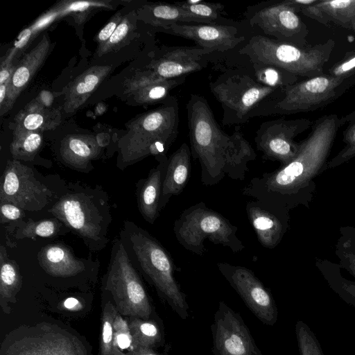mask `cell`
<instances>
[{
  "mask_svg": "<svg viewBox=\"0 0 355 355\" xmlns=\"http://www.w3.org/2000/svg\"><path fill=\"white\" fill-rule=\"evenodd\" d=\"M186 110L189 147L193 158L199 161L202 183L214 186L225 176L243 180L257 153L241 126L236 125L231 135L224 132L207 99L198 94L190 96Z\"/></svg>",
  "mask_w": 355,
  "mask_h": 355,
  "instance_id": "obj_1",
  "label": "cell"
},
{
  "mask_svg": "<svg viewBox=\"0 0 355 355\" xmlns=\"http://www.w3.org/2000/svg\"><path fill=\"white\" fill-rule=\"evenodd\" d=\"M341 127L335 114L318 118L300 141L296 157L272 172L252 178L241 189L242 194L287 210L293 207L302 190L326 163Z\"/></svg>",
  "mask_w": 355,
  "mask_h": 355,
  "instance_id": "obj_2",
  "label": "cell"
},
{
  "mask_svg": "<svg viewBox=\"0 0 355 355\" xmlns=\"http://www.w3.org/2000/svg\"><path fill=\"white\" fill-rule=\"evenodd\" d=\"M179 122V105L173 96H168L157 108L134 119L119 141L118 166L123 169L150 155L157 160L166 157L177 139Z\"/></svg>",
  "mask_w": 355,
  "mask_h": 355,
  "instance_id": "obj_3",
  "label": "cell"
},
{
  "mask_svg": "<svg viewBox=\"0 0 355 355\" xmlns=\"http://www.w3.org/2000/svg\"><path fill=\"white\" fill-rule=\"evenodd\" d=\"M225 67L209 82L212 95L221 105L224 126L248 122L259 106L279 98L284 90L258 82L248 62Z\"/></svg>",
  "mask_w": 355,
  "mask_h": 355,
  "instance_id": "obj_4",
  "label": "cell"
},
{
  "mask_svg": "<svg viewBox=\"0 0 355 355\" xmlns=\"http://www.w3.org/2000/svg\"><path fill=\"white\" fill-rule=\"evenodd\" d=\"M49 209L66 227L82 238L92 250L105 248L112 220L105 196L89 187L72 184Z\"/></svg>",
  "mask_w": 355,
  "mask_h": 355,
  "instance_id": "obj_5",
  "label": "cell"
},
{
  "mask_svg": "<svg viewBox=\"0 0 355 355\" xmlns=\"http://www.w3.org/2000/svg\"><path fill=\"white\" fill-rule=\"evenodd\" d=\"M125 230L141 271L179 317L187 319L189 306L187 295L175 277V271L180 268L170 253L146 230L135 223L126 221Z\"/></svg>",
  "mask_w": 355,
  "mask_h": 355,
  "instance_id": "obj_6",
  "label": "cell"
},
{
  "mask_svg": "<svg viewBox=\"0 0 355 355\" xmlns=\"http://www.w3.org/2000/svg\"><path fill=\"white\" fill-rule=\"evenodd\" d=\"M335 46V41H327L305 47L254 35L238 50V54L250 62L275 65L298 77L309 78L323 74Z\"/></svg>",
  "mask_w": 355,
  "mask_h": 355,
  "instance_id": "obj_7",
  "label": "cell"
},
{
  "mask_svg": "<svg viewBox=\"0 0 355 355\" xmlns=\"http://www.w3.org/2000/svg\"><path fill=\"white\" fill-rule=\"evenodd\" d=\"M238 227L220 213L204 202L185 209L173 223L178 242L187 250L202 256L207 251L205 241L228 248L233 253L242 251L245 245L237 236Z\"/></svg>",
  "mask_w": 355,
  "mask_h": 355,
  "instance_id": "obj_8",
  "label": "cell"
},
{
  "mask_svg": "<svg viewBox=\"0 0 355 355\" xmlns=\"http://www.w3.org/2000/svg\"><path fill=\"white\" fill-rule=\"evenodd\" d=\"M0 355H90L75 334L58 325L42 322L20 326L6 336Z\"/></svg>",
  "mask_w": 355,
  "mask_h": 355,
  "instance_id": "obj_9",
  "label": "cell"
},
{
  "mask_svg": "<svg viewBox=\"0 0 355 355\" xmlns=\"http://www.w3.org/2000/svg\"><path fill=\"white\" fill-rule=\"evenodd\" d=\"M349 79L323 73L297 82L286 87L279 98L263 103L252 118L312 112L323 107L345 92Z\"/></svg>",
  "mask_w": 355,
  "mask_h": 355,
  "instance_id": "obj_10",
  "label": "cell"
},
{
  "mask_svg": "<svg viewBox=\"0 0 355 355\" xmlns=\"http://www.w3.org/2000/svg\"><path fill=\"white\" fill-rule=\"evenodd\" d=\"M112 252L105 289L111 293L121 315L150 319L153 309L147 293L119 240L115 241Z\"/></svg>",
  "mask_w": 355,
  "mask_h": 355,
  "instance_id": "obj_11",
  "label": "cell"
},
{
  "mask_svg": "<svg viewBox=\"0 0 355 355\" xmlns=\"http://www.w3.org/2000/svg\"><path fill=\"white\" fill-rule=\"evenodd\" d=\"M243 15L248 24L259 29L263 36L299 47L309 45L306 25L285 0H270L250 6Z\"/></svg>",
  "mask_w": 355,
  "mask_h": 355,
  "instance_id": "obj_12",
  "label": "cell"
},
{
  "mask_svg": "<svg viewBox=\"0 0 355 355\" xmlns=\"http://www.w3.org/2000/svg\"><path fill=\"white\" fill-rule=\"evenodd\" d=\"M52 198V191L35 178L31 168L19 160L8 161L1 178V203H10L22 210L39 211Z\"/></svg>",
  "mask_w": 355,
  "mask_h": 355,
  "instance_id": "obj_13",
  "label": "cell"
},
{
  "mask_svg": "<svg viewBox=\"0 0 355 355\" xmlns=\"http://www.w3.org/2000/svg\"><path fill=\"white\" fill-rule=\"evenodd\" d=\"M313 123L308 119H286L279 118L263 122L256 131L257 149L266 160L278 161L281 166L291 162L297 155L300 142L294 139Z\"/></svg>",
  "mask_w": 355,
  "mask_h": 355,
  "instance_id": "obj_14",
  "label": "cell"
},
{
  "mask_svg": "<svg viewBox=\"0 0 355 355\" xmlns=\"http://www.w3.org/2000/svg\"><path fill=\"white\" fill-rule=\"evenodd\" d=\"M217 267L250 311L263 324L273 326L278 315L275 302L254 272L245 266L227 262H218Z\"/></svg>",
  "mask_w": 355,
  "mask_h": 355,
  "instance_id": "obj_15",
  "label": "cell"
},
{
  "mask_svg": "<svg viewBox=\"0 0 355 355\" xmlns=\"http://www.w3.org/2000/svg\"><path fill=\"white\" fill-rule=\"evenodd\" d=\"M214 355H263L239 313L223 301L211 325Z\"/></svg>",
  "mask_w": 355,
  "mask_h": 355,
  "instance_id": "obj_16",
  "label": "cell"
},
{
  "mask_svg": "<svg viewBox=\"0 0 355 355\" xmlns=\"http://www.w3.org/2000/svg\"><path fill=\"white\" fill-rule=\"evenodd\" d=\"M214 53L198 46H164L145 69L162 79L176 78L206 68Z\"/></svg>",
  "mask_w": 355,
  "mask_h": 355,
  "instance_id": "obj_17",
  "label": "cell"
},
{
  "mask_svg": "<svg viewBox=\"0 0 355 355\" xmlns=\"http://www.w3.org/2000/svg\"><path fill=\"white\" fill-rule=\"evenodd\" d=\"M164 33L192 40L213 53L233 50L247 40L236 24H174Z\"/></svg>",
  "mask_w": 355,
  "mask_h": 355,
  "instance_id": "obj_18",
  "label": "cell"
},
{
  "mask_svg": "<svg viewBox=\"0 0 355 355\" xmlns=\"http://www.w3.org/2000/svg\"><path fill=\"white\" fill-rule=\"evenodd\" d=\"M51 42L44 35L40 42L16 65L10 82L0 85V114L3 116L12 107L17 98L25 89L46 60Z\"/></svg>",
  "mask_w": 355,
  "mask_h": 355,
  "instance_id": "obj_19",
  "label": "cell"
},
{
  "mask_svg": "<svg viewBox=\"0 0 355 355\" xmlns=\"http://www.w3.org/2000/svg\"><path fill=\"white\" fill-rule=\"evenodd\" d=\"M245 211L259 243L275 248L286 232L288 210L255 200L246 203Z\"/></svg>",
  "mask_w": 355,
  "mask_h": 355,
  "instance_id": "obj_20",
  "label": "cell"
},
{
  "mask_svg": "<svg viewBox=\"0 0 355 355\" xmlns=\"http://www.w3.org/2000/svg\"><path fill=\"white\" fill-rule=\"evenodd\" d=\"M187 76L166 80L145 69L128 80L125 87L127 92L139 104L162 103L168 98L171 90L184 83Z\"/></svg>",
  "mask_w": 355,
  "mask_h": 355,
  "instance_id": "obj_21",
  "label": "cell"
},
{
  "mask_svg": "<svg viewBox=\"0 0 355 355\" xmlns=\"http://www.w3.org/2000/svg\"><path fill=\"white\" fill-rule=\"evenodd\" d=\"M191 157L190 147L183 143L168 158L159 201L160 211L171 197L181 193L187 186L191 171Z\"/></svg>",
  "mask_w": 355,
  "mask_h": 355,
  "instance_id": "obj_22",
  "label": "cell"
},
{
  "mask_svg": "<svg viewBox=\"0 0 355 355\" xmlns=\"http://www.w3.org/2000/svg\"><path fill=\"white\" fill-rule=\"evenodd\" d=\"M168 158L158 159V164L150 171L147 178L137 183L139 210L144 220L151 225L159 215V201Z\"/></svg>",
  "mask_w": 355,
  "mask_h": 355,
  "instance_id": "obj_23",
  "label": "cell"
},
{
  "mask_svg": "<svg viewBox=\"0 0 355 355\" xmlns=\"http://www.w3.org/2000/svg\"><path fill=\"white\" fill-rule=\"evenodd\" d=\"M112 69L109 65L93 66L73 80L67 87L63 108L73 113L81 107Z\"/></svg>",
  "mask_w": 355,
  "mask_h": 355,
  "instance_id": "obj_24",
  "label": "cell"
},
{
  "mask_svg": "<svg viewBox=\"0 0 355 355\" xmlns=\"http://www.w3.org/2000/svg\"><path fill=\"white\" fill-rule=\"evenodd\" d=\"M15 122L14 130L37 132L53 130L61 122V114L38 96L17 114Z\"/></svg>",
  "mask_w": 355,
  "mask_h": 355,
  "instance_id": "obj_25",
  "label": "cell"
},
{
  "mask_svg": "<svg viewBox=\"0 0 355 355\" xmlns=\"http://www.w3.org/2000/svg\"><path fill=\"white\" fill-rule=\"evenodd\" d=\"M101 146L96 138L88 135H69L61 142L60 153L62 160L76 169H87L91 161L97 158Z\"/></svg>",
  "mask_w": 355,
  "mask_h": 355,
  "instance_id": "obj_26",
  "label": "cell"
},
{
  "mask_svg": "<svg viewBox=\"0 0 355 355\" xmlns=\"http://www.w3.org/2000/svg\"><path fill=\"white\" fill-rule=\"evenodd\" d=\"M42 268L55 277H71L85 269L83 261L76 259L71 250L61 244H51L42 248L38 253Z\"/></svg>",
  "mask_w": 355,
  "mask_h": 355,
  "instance_id": "obj_27",
  "label": "cell"
},
{
  "mask_svg": "<svg viewBox=\"0 0 355 355\" xmlns=\"http://www.w3.org/2000/svg\"><path fill=\"white\" fill-rule=\"evenodd\" d=\"M140 19L162 32L174 24H202L175 3H151L139 10Z\"/></svg>",
  "mask_w": 355,
  "mask_h": 355,
  "instance_id": "obj_28",
  "label": "cell"
},
{
  "mask_svg": "<svg viewBox=\"0 0 355 355\" xmlns=\"http://www.w3.org/2000/svg\"><path fill=\"white\" fill-rule=\"evenodd\" d=\"M301 12L318 22L327 25L331 22L351 30L355 15V0L320 1L303 9Z\"/></svg>",
  "mask_w": 355,
  "mask_h": 355,
  "instance_id": "obj_29",
  "label": "cell"
},
{
  "mask_svg": "<svg viewBox=\"0 0 355 355\" xmlns=\"http://www.w3.org/2000/svg\"><path fill=\"white\" fill-rule=\"evenodd\" d=\"M0 306L5 313L9 314V303L16 302V295L22 285L21 276L17 263L8 259L3 245L0 248Z\"/></svg>",
  "mask_w": 355,
  "mask_h": 355,
  "instance_id": "obj_30",
  "label": "cell"
},
{
  "mask_svg": "<svg viewBox=\"0 0 355 355\" xmlns=\"http://www.w3.org/2000/svg\"><path fill=\"white\" fill-rule=\"evenodd\" d=\"M189 15L205 24H236L223 17L225 5L202 0L175 2Z\"/></svg>",
  "mask_w": 355,
  "mask_h": 355,
  "instance_id": "obj_31",
  "label": "cell"
},
{
  "mask_svg": "<svg viewBox=\"0 0 355 355\" xmlns=\"http://www.w3.org/2000/svg\"><path fill=\"white\" fill-rule=\"evenodd\" d=\"M248 62L258 82L276 89H284L286 87L297 82L298 76L275 65Z\"/></svg>",
  "mask_w": 355,
  "mask_h": 355,
  "instance_id": "obj_32",
  "label": "cell"
},
{
  "mask_svg": "<svg viewBox=\"0 0 355 355\" xmlns=\"http://www.w3.org/2000/svg\"><path fill=\"white\" fill-rule=\"evenodd\" d=\"M42 143L41 132L14 130L10 151L15 160L31 161L38 152Z\"/></svg>",
  "mask_w": 355,
  "mask_h": 355,
  "instance_id": "obj_33",
  "label": "cell"
},
{
  "mask_svg": "<svg viewBox=\"0 0 355 355\" xmlns=\"http://www.w3.org/2000/svg\"><path fill=\"white\" fill-rule=\"evenodd\" d=\"M128 324L137 349H153L162 343V333L155 321L134 318Z\"/></svg>",
  "mask_w": 355,
  "mask_h": 355,
  "instance_id": "obj_34",
  "label": "cell"
},
{
  "mask_svg": "<svg viewBox=\"0 0 355 355\" xmlns=\"http://www.w3.org/2000/svg\"><path fill=\"white\" fill-rule=\"evenodd\" d=\"M115 306L107 302L103 308L101 318L99 355H124L116 343L114 331V318L116 311Z\"/></svg>",
  "mask_w": 355,
  "mask_h": 355,
  "instance_id": "obj_35",
  "label": "cell"
},
{
  "mask_svg": "<svg viewBox=\"0 0 355 355\" xmlns=\"http://www.w3.org/2000/svg\"><path fill=\"white\" fill-rule=\"evenodd\" d=\"M341 125H346L343 132L344 148L329 162L326 168H331L346 162L355 157V111L340 118Z\"/></svg>",
  "mask_w": 355,
  "mask_h": 355,
  "instance_id": "obj_36",
  "label": "cell"
},
{
  "mask_svg": "<svg viewBox=\"0 0 355 355\" xmlns=\"http://www.w3.org/2000/svg\"><path fill=\"white\" fill-rule=\"evenodd\" d=\"M61 225L59 220L55 219L30 220L17 230L15 237L17 239L35 236L52 237L60 231Z\"/></svg>",
  "mask_w": 355,
  "mask_h": 355,
  "instance_id": "obj_37",
  "label": "cell"
},
{
  "mask_svg": "<svg viewBox=\"0 0 355 355\" xmlns=\"http://www.w3.org/2000/svg\"><path fill=\"white\" fill-rule=\"evenodd\" d=\"M135 28V22L128 17H124L110 39L105 44L98 47L96 51L98 55L101 56L121 47L128 35Z\"/></svg>",
  "mask_w": 355,
  "mask_h": 355,
  "instance_id": "obj_38",
  "label": "cell"
},
{
  "mask_svg": "<svg viewBox=\"0 0 355 355\" xmlns=\"http://www.w3.org/2000/svg\"><path fill=\"white\" fill-rule=\"evenodd\" d=\"M295 331L301 355H323L317 340L306 324L298 321Z\"/></svg>",
  "mask_w": 355,
  "mask_h": 355,
  "instance_id": "obj_39",
  "label": "cell"
},
{
  "mask_svg": "<svg viewBox=\"0 0 355 355\" xmlns=\"http://www.w3.org/2000/svg\"><path fill=\"white\" fill-rule=\"evenodd\" d=\"M114 331L116 343L121 351L128 350L127 352H129L137 349L129 324L118 311H116L114 318Z\"/></svg>",
  "mask_w": 355,
  "mask_h": 355,
  "instance_id": "obj_40",
  "label": "cell"
},
{
  "mask_svg": "<svg viewBox=\"0 0 355 355\" xmlns=\"http://www.w3.org/2000/svg\"><path fill=\"white\" fill-rule=\"evenodd\" d=\"M329 74L335 77L349 78L355 73V50L347 51L344 57L331 67Z\"/></svg>",
  "mask_w": 355,
  "mask_h": 355,
  "instance_id": "obj_41",
  "label": "cell"
},
{
  "mask_svg": "<svg viewBox=\"0 0 355 355\" xmlns=\"http://www.w3.org/2000/svg\"><path fill=\"white\" fill-rule=\"evenodd\" d=\"M123 19L120 12L116 13L108 23L99 31L96 37L98 46L105 44L110 39Z\"/></svg>",
  "mask_w": 355,
  "mask_h": 355,
  "instance_id": "obj_42",
  "label": "cell"
},
{
  "mask_svg": "<svg viewBox=\"0 0 355 355\" xmlns=\"http://www.w3.org/2000/svg\"><path fill=\"white\" fill-rule=\"evenodd\" d=\"M1 223L15 220L24 216L22 209L10 203H1Z\"/></svg>",
  "mask_w": 355,
  "mask_h": 355,
  "instance_id": "obj_43",
  "label": "cell"
},
{
  "mask_svg": "<svg viewBox=\"0 0 355 355\" xmlns=\"http://www.w3.org/2000/svg\"><path fill=\"white\" fill-rule=\"evenodd\" d=\"M124 355H162L155 352L152 348H138L133 352H125Z\"/></svg>",
  "mask_w": 355,
  "mask_h": 355,
  "instance_id": "obj_44",
  "label": "cell"
},
{
  "mask_svg": "<svg viewBox=\"0 0 355 355\" xmlns=\"http://www.w3.org/2000/svg\"><path fill=\"white\" fill-rule=\"evenodd\" d=\"M63 306L69 310H74L80 307L81 304L77 299L74 297H69L64 300Z\"/></svg>",
  "mask_w": 355,
  "mask_h": 355,
  "instance_id": "obj_45",
  "label": "cell"
},
{
  "mask_svg": "<svg viewBox=\"0 0 355 355\" xmlns=\"http://www.w3.org/2000/svg\"><path fill=\"white\" fill-rule=\"evenodd\" d=\"M351 268L354 271V273L355 274V259H352Z\"/></svg>",
  "mask_w": 355,
  "mask_h": 355,
  "instance_id": "obj_46",
  "label": "cell"
},
{
  "mask_svg": "<svg viewBox=\"0 0 355 355\" xmlns=\"http://www.w3.org/2000/svg\"><path fill=\"white\" fill-rule=\"evenodd\" d=\"M353 31L355 32V15L352 19V29Z\"/></svg>",
  "mask_w": 355,
  "mask_h": 355,
  "instance_id": "obj_47",
  "label": "cell"
}]
</instances>
